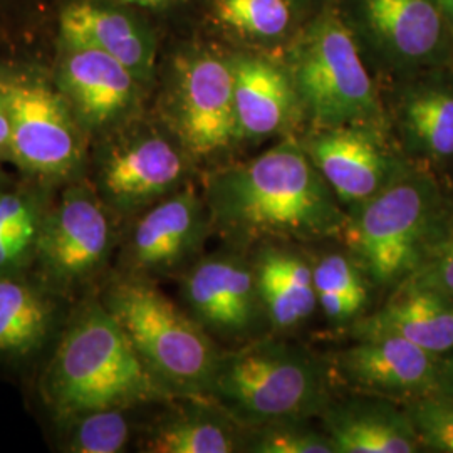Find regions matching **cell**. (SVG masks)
I'll return each mask as SVG.
<instances>
[{"instance_id":"cell-1","label":"cell","mask_w":453,"mask_h":453,"mask_svg":"<svg viewBox=\"0 0 453 453\" xmlns=\"http://www.w3.org/2000/svg\"><path fill=\"white\" fill-rule=\"evenodd\" d=\"M203 200L211 228L235 242L319 239L348 220L308 151L291 142L213 173Z\"/></svg>"},{"instance_id":"cell-2","label":"cell","mask_w":453,"mask_h":453,"mask_svg":"<svg viewBox=\"0 0 453 453\" xmlns=\"http://www.w3.org/2000/svg\"><path fill=\"white\" fill-rule=\"evenodd\" d=\"M42 396L59 420L170 396L148 372L125 329L103 303L69 323L42 376Z\"/></svg>"},{"instance_id":"cell-3","label":"cell","mask_w":453,"mask_h":453,"mask_svg":"<svg viewBox=\"0 0 453 453\" xmlns=\"http://www.w3.org/2000/svg\"><path fill=\"white\" fill-rule=\"evenodd\" d=\"M101 303L168 395L211 396L220 357L192 314L138 275L116 280Z\"/></svg>"},{"instance_id":"cell-4","label":"cell","mask_w":453,"mask_h":453,"mask_svg":"<svg viewBox=\"0 0 453 453\" xmlns=\"http://www.w3.org/2000/svg\"><path fill=\"white\" fill-rule=\"evenodd\" d=\"M211 396L234 420L257 428L324 411L327 380L306 351L265 341L220 357Z\"/></svg>"},{"instance_id":"cell-5","label":"cell","mask_w":453,"mask_h":453,"mask_svg":"<svg viewBox=\"0 0 453 453\" xmlns=\"http://www.w3.org/2000/svg\"><path fill=\"white\" fill-rule=\"evenodd\" d=\"M435 209L437 194L430 181L396 177L355 207L341 234L361 271L374 284L389 286L411 274L425 257Z\"/></svg>"},{"instance_id":"cell-6","label":"cell","mask_w":453,"mask_h":453,"mask_svg":"<svg viewBox=\"0 0 453 453\" xmlns=\"http://www.w3.org/2000/svg\"><path fill=\"white\" fill-rule=\"evenodd\" d=\"M294 81L311 116L327 128L357 125L378 111L357 42L336 19L319 22L309 35L296 61Z\"/></svg>"},{"instance_id":"cell-7","label":"cell","mask_w":453,"mask_h":453,"mask_svg":"<svg viewBox=\"0 0 453 453\" xmlns=\"http://www.w3.org/2000/svg\"><path fill=\"white\" fill-rule=\"evenodd\" d=\"M2 86L12 125V163L41 180L76 177L84 163L82 127L61 91L34 80Z\"/></svg>"},{"instance_id":"cell-8","label":"cell","mask_w":453,"mask_h":453,"mask_svg":"<svg viewBox=\"0 0 453 453\" xmlns=\"http://www.w3.org/2000/svg\"><path fill=\"white\" fill-rule=\"evenodd\" d=\"M111 215L95 187L82 181L69 185L44 211L33 257L49 282L73 288L96 274L113 247Z\"/></svg>"},{"instance_id":"cell-9","label":"cell","mask_w":453,"mask_h":453,"mask_svg":"<svg viewBox=\"0 0 453 453\" xmlns=\"http://www.w3.org/2000/svg\"><path fill=\"white\" fill-rule=\"evenodd\" d=\"M185 153L157 133L119 140L101 151L93 187L113 215L142 213L185 185Z\"/></svg>"},{"instance_id":"cell-10","label":"cell","mask_w":453,"mask_h":453,"mask_svg":"<svg viewBox=\"0 0 453 453\" xmlns=\"http://www.w3.org/2000/svg\"><path fill=\"white\" fill-rule=\"evenodd\" d=\"M172 121L180 146L195 158L213 157L241 138L234 65L215 56L180 63L172 89Z\"/></svg>"},{"instance_id":"cell-11","label":"cell","mask_w":453,"mask_h":453,"mask_svg":"<svg viewBox=\"0 0 453 453\" xmlns=\"http://www.w3.org/2000/svg\"><path fill=\"white\" fill-rule=\"evenodd\" d=\"M211 228L203 196L183 185L142 211L131 228L125 260L138 277L168 274L194 256Z\"/></svg>"},{"instance_id":"cell-12","label":"cell","mask_w":453,"mask_h":453,"mask_svg":"<svg viewBox=\"0 0 453 453\" xmlns=\"http://www.w3.org/2000/svg\"><path fill=\"white\" fill-rule=\"evenodd\" d=\"M181 296L195 319L222 336L250 333L264 312L256 269L234 254L195 262L181 280Z\"/></svg>"},{"instance_id":"cell-13","label":"cell","mask_w":453,"mask_h":453,"mask_svg":"<svg viewBox=\"0 0 453 453\" xmlns=\"http://www.w3.org/2000/svg\"><path fill=\"white\" fill-rule=\"evenodd\" d=\"M138 80L128 67L95 48L65 44L58 69V89L76 114L82 130H104L128 113Z\"/></svg>"},{"instance_id":"cell-14","label":"cell","mask_w":453,"mask_h":453,"mask_svg":"<svg viewBox=\"0 0 453 453\" xmlns=\"http://www.w3.org/2000/svg\"><path fill=\"white\" fill-rule=\"evenodd\" d=\"M306 151L338 200L353 207L398 177L376 136L357 125L327 128L309 142Z\"/></svg>"},{"instance_id":"cell-15","label":"cell","mask_w":453,"mask_h":453,"mask_svg":"<svg viewBox=\"0 0 453 453\" xmlns=\"http://www.w3.org/2000/svg\"><path fill=\"white\" fill-rule=\"evenodd\" d=\"M342 376L359 388L406 395L437 387L435 355L395 334L363 336L340 357Z\"/></svg>"},{"instance_id":"cell-16","label":"cell","mask_w":453,"mask_h":453,"mask_svg":"<svg viewBox=\"0 0 453 453\" xmlns=\"http://www.w3.org/2000/svg\"><path fill=\"white\" fill-rule=\"evenodd\" d=\"M334 453H413L420 449L406 413L383 402L351 400L324 408Z\"/></svg>"},{"instance_id":"cell-17","label":"cell","mask_w":453,"mask_h":453,"mask_svg":"<svg viewBox=\"0 0 453 453\" xmlns=\"http://www.w3.org/2000/svg\"><path fill=\"white\" fill-rule=\"evenodd\" d=\"M395 334L432 355L453 349V297L403 286L378 312L357 324V336Z\"/></svg>"},{"instance_id":"cell-18","label":"cell","mask_w":453,"mask_h":453,"mask_svg":"<svg viewBox=\"0 0 453 453\" xmlns=\"http://www.w3.org/2000/svg\"><path fill=\"white\" fill-rule=\"evenodd\" d=\"M65 44L95 48L128 67L138 81L153 73V44L130 17L89 2L71 4L61 14Z\"/></svg>"},{"instance_id":"cell-19","label":"cell","mask_w":453,"mask_h":453,"mask_svg":"<svg viewBox=\"0 0 453 453\" xmlns=\"http://www.w3.org/2000/svg\"><path fill=\"white\" fill-rule=\"evenodd\" d=\"M232 65L241 138H264L282 130L291 118L296 97L288 74L256 58H243Z\"/></svg>"},{"instance_id":"cell-20","label":"cell","mask_w":453,"mask_h":453,"mask_svg":"<svg viewBox=\"0 0 453 453\" xmlns=\"http://www.w3.org/2000/svg\"><path fill=\"white\" fill-rule=\"evenodd\" d=\"M254 269L260 304L274 329L289 331L312 316L318 306L314 274L297 252L265 249Z\"/></svg>"},{"instance_id":"cell-21","label":"cell","mask_w":453,"mask_h":453,"mask_svg":"<svg viewBox=\"0 0 453 453\" xmlns=\"http://www.w3.org/2000/svg\"><path fill=\"white\" fill-rule=\"evenodd\" d=\"M54 306L33 284L0 275V355L27 357L48 341Z\"/></svg>"},{"instance_id":"cell-22","label":"cell","mask_w":453,"mask_h":453,"mask_svg":"<svg viewBox=\"0 0 453 453\" xmlns=\"http://www.w3.org/2000/svg\"><path fill=\"white\" fill-rule=\"evenodd\" d=\"M372 29L406 58H423L437 48L440 14L430 0H366Z\"/></svg>"},{"instance_id":"cell-23","label":"cell","mask_w":453,"mask_h":453,"mask_svg":"<svg viewBox=\"0 0 453 453\" xmlns=\"http://www.w3.org/2000/svg\"><path fill=\"white\" fill-rule=\"evenodd\" d=\"M230 425L203 411L177 413L153 428L146 450L153 453L235 452Z\"/></svg>"},{"instance_id":"cell-24","label":"cell","mask_w":453,"mask_h":453,"mask_svg":"<svg viewBox=\"0 0 453 453\" xmlns=\"http://www.w3.org/2000/svg\"><path fill=\"white\" fill-rule=\"evenodd\" d=\"M318 304L334 323H348L365 309L368 288L357 260L334 252L326 254L312 267Z\"/></svg>"},{"instance_id":"cell-25","label":"cell","mask_w":453,"mask_h":453,"mask_svg":"<svg viewBox=\"0 0 453 453\" xmlns=\"http://www.w3.org/2000/svg\"><path fill=\"white\" fill-rule=\"evenodd\" d=\"M405 125L418 145L434 157H453V95L423 91L406 101Z\"/></svg>"},{"instance_id":"cell-26","label":"cell","mask_w":453,"mask_h":453,"mask_svg":"<svg viewBox=\"0 0 453 453\" xmlns=\"http://www.w3.org/2000/svg\"><path fill=\"white\" fill-rule=\"evenodd\" d=\"M65 421V452L118 453L130 440V423L123 408L84 411Z\"/></svg>"},{"instance_id":"cell-27","label":"cell","mask_w":453,"mask_h":453,"mask_svg":"<svg viewBox=\"0 0 453 453\" xmlns=\"http://www.w3.org/2000/svg\"><path fill=\"white\" fill-rule=\"evenodd\" d=\"M215 12L226 27L259 37L284 33L291 20L286 0H217Z\"/></svg>"},{"instance_id":"cell-28","label":"cell","mask_w":453,"mask_h":453,"mask_svg":"<svg viewBox=\"0 0 453 453\" xmlns=\"http://www.w3.org/2000/svg\"><path fill=\"white\" fill-rule=\"evenodd\" d=\"M250 452L257 453H334L326 434H319L303 420L275 421L257 426L250 441Z\"/></svg>"},{"instance_id":"cell-29","label":"cell","mask_w":453,"mask_h":453,"mask_svg":"<svg viewBox=\"0 0 453 453\" xmlns=\"http://www.w3.org/2000/svg\"><path fill=\"white\" fill-rule=\"evenodd\" d=\"M420 447L453 453V396H421L406 411Z\"/></svg>"},{"instance_id":"cell-30","label":"cell","mask_w":453,"mask_h":453,"mask_svg":"<svg viewBox=\"0 0 453 453\" xmlns=\"http://www.w3.org/2000/svg\"><path fill=\"white\" fill-rule=\"evenodd\" d=\"M44 211L33 195L0 190V232L35 242V234Z\"/></svg>"},{"instance_id":"cell-31","label":"cell","mask_w":453,"mask_h":453,"mask_svg":"<svg viewBox=\"0 0 453 453\" xmlns=\"http://www.w3.org/2000/svg\"><path fill=\"white\" fill-rule=\"evenodd\" d=\"M405 286L434 289L453 297V232L438 245L434 256L421 260L406 277Z\"/></svg>"},{"instance_id":"cell-32","label":"cell","mask_w":453,"mask_h":453,"mask_svg":"<svg viewBox=\"0 0 453 453\" xmlns=\"http://www.w3.org/2000/svg\"><path fill=\"white\" fill-rule=\"evenodd\" d=\"M34 242L0 232V273L14 269L19 262L33 256Z\"/></svg>"},{"instance_id":"cell-33","label":"cell","mask_w":453,"mask_h":453,"mask_svg":"<svg viewBox=\"0 0 453 453\" xmlns=\"http://www.w3.org/2000/svg\"><path fill=\"white\" fill-rule=\"evenodd\" d=\"M11 138H12L11 114H9L5 91H4V86H2V81H0V160L12 162Z\"/></svg>"},{"instance_id":"cell-34","label":"cell","mask_w":453,"mask_h":453,"mask_svg":"<svg viewBox=\"0 0 453 453\" xmlns=\"http://www.w3.org/2000/svg\"><path fill=\"white\" fill-rule=\"evenodd\" d=\"M127 4H133V5H143V7H153V5H160L166 0H121Z\"/></svg>"},{"instance_id":"cell-35","label":"cell","mask_w":453,"mask_h":453,"mask_svg":"<svg viewBox=\"0 0 453 453\" xmlns=\"http://www.w3.org/2000/svg\"><path fill=\"white\" fill-rule=\"evenodd\" d=\"M443 11H447L450 16H453V0H438Z\"/></svg>"},{"instance_id":"cell-36","label":"cell","mask_w":453,"mask_h":453,"mask_svg":"<svg viewBox=\"0 0 453 453\" xmlns=\"http://www.w3.org/2000/svg\"><path fill=\"white\" fill-rule=\"evenodd\" d=\"M452 389H453V376H452ZM450 395H452V396H453V393H450Z\"/></svg>"},{"instance_id":"cell-37","label":"cell","mask_w":453,"mask_h":453,"mask_svg":"<svg viewBox=\"0 0 453 453\" xmlns=\"http://www.w3.org/2000/svg\"><path fill=\"white\" fill-rule=\"evenodd\" d=\"M0 179H2V177H0Z\"/></svg>"}]
</instances>
